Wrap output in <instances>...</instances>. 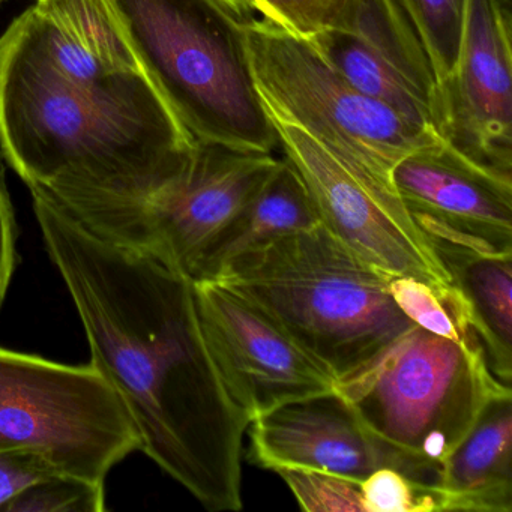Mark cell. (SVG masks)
Instances as JSON below:
<instances>
[{
	"instance_id": "3",
	"label": "cell",
	"mask_w": 512,
	"mask_h": 512,
	"mask_svg": "<svg viewBox=\"0 0 512 512\" xmlns=\"http://www.w3.org/2000/svg\"><path fill=\"white\" fill-rule=\"evenodd\" d=\"M392 277L320 224L238 257L214 281L262 308L340 382L416 326L392 298Z\"/></svg>"
},
{
	"instance_id": "13",
	"label": "cell",
	"mask_w": 512,
	"mask_h": 512,
	"mask_svg": "<svg viewBox=\"0 0 512 512\" xmlns=\"http://www.w3.org/2000/svg\"><path fill=\"white\" fill-rule=\"evenodd\" d=\"M251 460L263 469H308L364 479L388 467L340 392L287 401L250 422Z\"/></svg>"
},
{
	"instance_id": "10",
	"label": "cell",
	"mask_w": 512,
	"mask_h": 512,
	"mask_svg": "<svg viewBox=\"0 0 512 512\" xmlns=\"http://www.w3.org/2000/svg\"><path fill=\"white\" fill-rule=\"evenodd\" d=\"M511 0H466L454 70L431 98L434 134L512 181Z\"/></svg>"
},
{
	"instance_id": "6",
	"label": "cell",
	"mask_w": 512,
	"mask_h": 512,
	"mask_svg": "<svg viewBox=\"0 0 512 512\" xmlns=\"http://www.w3.org/2000/svg\"><path fill=\"white\" fill-rule=\"evenodd\" d=\"M245 31L265 109L298 125L356 175L392 185V169L406 155L440 140L356 91L310 41L260 19L245 22Z\"/></svg>"
},
{
	"instance_id": "21",
	"label": "cell",
	"mask_w": 512,
	"mask_h": 512,
	"mask_svg": "<svg viewBox=\"0 0 512 512\" xmlns=\"http://www.w3.org/2000/svg\"><path fill=\"white\" fill-rule=\"evenodd\" d=\"M104 509V484L58 473L17 494L0 512H103Z\"/></svg>"
},
{
	"instance_id": "28",
	"label": "cell",
	"mask_w": 512,
	"mask_h": 512,
	"mask_svg": "<svg viewBox=\"0 0 512 512\" xmlns=\"http://www.w3.org/2000/svg\"><path fill=\"white\" fill-rule=\"evenodd\" d=\"M0 2H4V0H0Z\"/></svg>"
},
{
	"instance_id": "17",
	"label": "cell",
	"mask_w": 512,
	"mask_h": 512,
	"mask_svg": "<svg viewBox=\"0 0 512 512\" xmlns=\"http://www.w3.org/2000/svg\"><path fill=\"white\" fill-rule=\"evenodd\" d=\"M307 41L356 91L388 107L410 124L433 131L430 101L364 41L338 29Z\"/></svg>"
},
{
	"instance_id": "8",
	"label": "cell",
	"mask_w": 512,
	"mask_h": 512,
	"mask_svg": "<svg viewBox=\"0 0 512 512\" xmlns=\"http://www.w3.org/2000/svg\"><path fill=\"white\" fill-rule=\"evenodd\" d=\"M280 161L272 152L194 140L182 172L149 202L76 218L95 235L142 251L193 281L215 236Z\"/></svg>"
},
{
	"instance_id": "22",
	"label": "cell",
	"mask_w": 512,
	"mask_h": 512,
	"mask_svg": "<svg viewBox=\"0 0 512 512\" xmlns=\"http://www.w3.org/2000/svg\"><path fill=\"white\" fill-rule=\"evenodd\" d=\"M365 512L445 511L436 485L413 481L391 467H380L361 481Z\"/></svg>"
},
{
	"instance_id": "9",
	"label": "cell",
	"mask_w": 512,
	"mask_h": 512,
	"mask_svg": "<svg viewBox=\"0 0 512 512\" xmlns=\"http://www.w3.org/2000/svg\"><path fill=\"white\" fill-rule=\"evenodd\" d=\"M266 115L284 157L304 181L322 226L388 274L415 278L436 290L452 287L433 245L392 185L356 175L298 125L268 110Z\"/></svg>"
},
{
	"instance_id": "16",
	"label": "cell",
	"mask_w": 512,
	"mask_h": 512,
	"mask_svg": "<svg viewBox=\"0 0 512 512\" xmlns=\"http://www.w3.org/2000/svg\"><path fill=\"white\" fill-rule=\"evenodd\" d=\"M431 245L469 307L491 373L511 388L512 256L476 253L445 242Z\"/></svg>"
},
{
	"instance_id": "14",
	"label": "cell",
	"mask_w": 512,
	"mask_h": 512,
	"mask_svg": "<svg viewBox=\"0 0 512 512\" xmlns=\"http://www.w3.org/2000/svg\"><path fill=\"white\" fill-rule=\"evenodd\" d=\"M445 511L511 512L512 395L493 398L443 464Z\"/></svg>"
},
{
	"instance_id": "1",
	"label": "cell",
	"mask_w": 512,
	"mask_h": 512,
	"mask_svg": "<svg viewBox=\"0 0 512 512\" xmlns=\"http://www.w3.org/2000/svg\"><path fill=\"white\" fill-rule=\"evenodd\" d=\"M193 146L113 0H35L0 35V152L74 217L149 202Z\"/></svg>"
},
{
	"instance_id": "7",
	"label": "cell",
	"mask_w": 512,
	"mask_h": 512,
	"mask_svg": "<svg viewBox=\"0 0 512 512\" xmlns=\"http://www.w3.org/2000/svg\"><path fill=\"white\" fill-rule=\"evenodd\" d=\"M139 448L124 404L91 362L0 347V452L37 455L61 475L104 484Z\"/></svg>"
},
{
	"instance_id": "2",
	"label": "cell",
	"mask_w": 512,
	"mask_h": 512,
	"mask_svg": "<svg viewBox=\"0 0 512 512\" xmlns=\"http://www.w3.org/2000/svg\"><path fill=\"white\" fill-rule=\"evenodd\" d=\"M31 194L47 253L88 337L91 364L124 404L139 451L208 511H241L250 419L209 352L193 281L95 235L43 191Z\"/></svg>"
},
{
	"instance_id": "27",
	"label": "cell",
	"mask_w": 512,
	"mask_h": 512,
	"mask_svg": "<svg viewBox=\"0 0 512 512\" xmlns=\"http://www.w3.org/2000/svg\"><path fill=\"white\" fill-rule=\"evenodd\" d=\"M218 2H220L224 8H227L233 16L244 20V22L254 19L253 11H251L250 0H218Z\"/></svg>"
},
{
	"instance_id": "20",
	"label": "cell",
	"mask_w": 512,
	"mask_h": 512,
	"mask_svg": "<svg viewBox=\"0 0 512 512\" xmlns=\"http://www.w3.org/2000/svg\"><path fill=\"white\" fill-rule=\"evenodd\" d=\"M421 40L437 85L457 62L466 0H398Z\"/></svg>"
},
{
	"instance_id": "5",
	"label": "cell",
	"mask_w": 512,
	"mask_h": 512,
	"mask_svg": "<svg viewBox=\"0 0 512 512\" xmlns=\"http://www.w3.org/2000/svg\"><path fill=\"white\" fill-rule=\"evenodd\" d=\"M146 73L193 140L274 152L244 20L218 0H113Z\"/></svg>"
},
{
	"instance_id": "11",
	"label": "cell",
	"mask_w": 512,
	"mask_h": 512,
	"mask_svg": "<svg viewBox=\"0 0 512 512\" xmlns=\"http://www.w3.org/2000/svg\"><path fill=\"white\" fill-rule=\"evenodd\" d=\"M193 284L209 352L250 422L287 401L335 388L334 376L253 301L221 281Z\"/></svg>"
},
{
	"instance_id": "24",
	"label": "cell",
	"mask_w": 512,
	"mask_h": 512,
	"mask_svg": "<svg viewBox=\"0 0 512 512\" xmlns=\"http://www.w3.org/2000/svg\"><path fill=\"white\" fill-rule=\"evenodd\" d=\"M350 0H250L254 19L310 40L340 28Z\"/></svg>"
},
{
	"instance_id": "15",
	"label": "cell",
	"mask_w": 512,
	"mask_h": 512,
	"mask_svg": "<svg viewBox=\"0 0 512 512\" xmlns=\"http://www.w3.org/2000/svg\"><path fill=\"white\" fill-rule=\"evenodd\" d=\"M320 224L322 221L304 181L293 164L284 158L268 181L215 236L193 283L217 280L238 257Z\"/></svg>"
},
{
	"instance_id": "19",
	"label": "cell",
	"mask_w": 512,
	"mask_h": 512,
	"mask_svg": "<svg viewBox=\"0 0 512 512\" xmlns=\"http://www.w3.org/2000/svg\"><path fill=\"white\" fill-rule=\"evenodd\" d=\"M389 290L400 310L416 326L442 337L479 341L469 307L457 287L436 290L415 278L394 275Z\"/></svg>"
},
{
	"instance_id": "25",
	"label": "cell",
	"mask_w": 512,
	"mask_h": 512,
	"mask_svg": "<svg viewBox=\"0 0 512 512\" xmlns=\"http://www.w3.org/2000/svg\"><path fill=\"white\" fill-rule=\"evenodd\" d=\"M52 475H58V472L37 455L0 452V511L17 494Z\"/></svg>"
},
{
	"instance_id": "23",
	"label": "cell",
	"mask_w": 512,
	"mask_h": 512,
	"mask_svg": "<svg viewBox=\"0 0 512 512\" xmlns=\"http://www.w3.org/2000/svg\"><path fill=\"white\" fill-rule=\"evenodd\" d=\"M299 506L308 512H365L362 479L308 469L277 470Z\"/></svg>"
},
{
	"instance_id": "26",
	"label": "cell",
	"mask_w": 512,
	"mask_h": 512,
	"mask_svg": "<svg viewBox=\"0 0 512 512\" xmlns=\"http://www.w3.org/2000/svg\"><path fill=\"white\" fill-rule=\"evenodd\" d=\"M16 218L5 184L4 166L0 163V308L10 289L17 266Z\"/></svg>"
},
{
	"instance_id": "12",
	"label": "cell",
	"mask_w": 512,
	"mask_h": 512,
	"mask_svg": "<svg viewBox=\"0 0 512 512\" xmlns=\"http://www.w3.org/2000/svg\"><path fill=\"white\" fill-rule=\"evenodd\" d=\"M391 179L428 241L512 256V181L481 169L442 140L406 155Z\"/></svg>"
},
{
	"instance_id": "18",
	"label": "cell",
	"mask_w": 512,
	"mask_h": 512,
	"mask_svg": "<svg viewBox=\"0 0 512 512\" xmlns=\"http://www.w3.org/2000/svg\"><path fill=\"white\" fill-rule=\"evenodd\" d=\"M338 31L350 32L376 50L430 101L431 107L436 76L430 58L398 0H350Z\"/></svg>"
},
{
	"instance_id": "4",
	"label": "cell",
	"mask_w": 512,
	"mask_h": 512,
	"mask_svg": "<svg viewBox=\"0 0 512 512\" xmlns=\"http://www.w3.org/2000/svg\"><path fill=\"white\" fill-rule=\"evenodd\" d=\"M388 467L436 485L443 464L488 403L512 395L491 373L478 340L415 326L364 370L335 383Z\"/></svg>"
}]
</instances>
